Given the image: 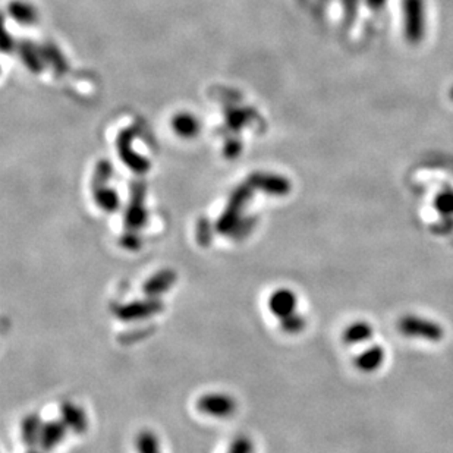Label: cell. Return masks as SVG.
Returning a JSON list of instances; mask_svg holds the SVG:
<instances>
[{"instance_id":"d4e9b609","label":"cell","mask_w":453,"mask_h":453,"mask_svg":"<svg viewBox=\"0 0 453 453\" xmlns=\"http://www.w3.org/2000/svg\"><path fill=\"white\" fill-rule=\"evenodd\" d=\"M213 239V232L209 222L201 221L197 226V241L201 247H209Z\"/></svg>"},{"instance_id":"4316f807","label":"cell","mask_w":453,"mask_h":453,"mask_svg":"<svg viewBox=\"0 0 453 453\" xmlns=\"http://www.w3.org/2000/svg\"><path fill=\"white\" fill-rule=\"evenodd\" d=\"M438 207L443 213H449L453 210V197L452 195H442L438 199Z\"/></svg>"},{"instance_id":"7402d4cb","label":"cell","mask_w":453,"mask_h":453,"mask_svg":"<svg viewBox=\"0 0 453 453\" xmlns=\"http://www.w3.org/2000/svg\"><path fill=\"white\" fill-rule=\"evenodd\" d=\"M121 245L129 251H138L143 247V238L136 230H128L121 238Z\"/></svg>"},{"instance_id":"484cf974","label":"cell","mask_w":453,"mask_h":453,"mask_svg":"<svg viewBox=\"0 0 453 453\" xmlns=\"http://www.w3.org/2000/svg\"><path fill=\"white\" fill-rule=\"evenodd\" d=\"M21 55H22V60L28 65V68L31 71H40L41 70V62H40L39 56L36 55L34 50H31L29 47L28 48L22 47Z\"/></svg>"},{"instance_id":"d6986e66","label":"cell","mask_w":453,"mask_h":453,"mask_svg":"<svg viewBox=\"0 0 453 453\" xmlns=\"http://www.w3.org/2000/svg\"><path fill=\"white\" fill-rule=\"evenodd\" d=\"M136 447L138 453H160V445L157 435L153 431L144 430L137 435Z\"/></svg>"},{"instance_id":"ba28073f","label":"cell","mask_w":453,"mask_h":453,"mask_svg":"<svg viewBox=\"0 0 453 453\" xmlns=\"http://www.w3.org/2000/svg\"><path fill=\"white\" fill-rule=\"evenodd\" d=\"M296 307H298V298L295 292L287 288L275 291L270 295V298H268V308H270L272 314L280 318V320L284 317L296 313Z\"/></svg>"},{"instance_id":"5bb4252c","label":"cell","mask_w":453,"mask_h":453,"mask_svg":"<svg viewBox=\"0 0 453 453\" xmlns=\"http://www.w3.org/2000/svg\"><path fill=\"white\" fill-rule=\"evenodd\" d=\"M43 428V423L40 421L39 415H28L24 418L21 424L22 431V440L25 445L32 446L40 442V433Z\"/></svg>"},{"instance_id":"9a60e30c","label":"cell","mask_w":453,"mask_h":453,"mask_svg":"<svg viewBox=\"0 0 453 453\" xmlns=\"http://www.w3.org/2000/svg\"><path fill=\"white\" fill-rule=\"evenodd\" d=\"M172 128L178 136L183 138H191L198 132V121L190 113H179L173 117Z\"/></svg>"},{"instance_id":"ffe728a7","label":"cell","mask_w":453,"mask_h":453,"mask_svg":"<svg viewBox=\"0 0 453 453\" xmlns=\"http://www.w3.org/2000/svg\"><path fill=\"white\" fill-rule=\"evenodd\" d=\"M306 324H307V320L298 313H294L280 320L282 330L288 334H296V333L302 331L306 329Z\"/></svg>"},{"instance_id":"2e32d148","label":"cell","mask_w":453,"mask_h":453,"mask_svg":"<svg viewBox=\"0 0 453 453\" xmlns=\"http://www.w3.org/2000/svg\"><path fill=\"white\" fill-rule=\"evenodd\" d=\"M94 201L100 209L107 213H113L119 207V195L109 187L94 190Z\"/></svg>"},{"instance_id":"9c48e42d","label":"cell","mask_w":453,"mask_h":453,"mask_svg":"<svg viewBox=\"0 0 453 453\" xmlns=\"http://www.w3.org/2000/svg\"><path fill=\"white\" fill-rule=\"evenodd\" d=\"M178 280V275L172 268H164L151 276L143 287L144 294L148 298H159L160 295L169 291Z\"/></svg>"},{"instance_id":"83f0119b","label":"cell","mask_w":453,"mask_h":453,"mask_svg":"<svg viewBox=\"0 0 453 453\" xmlns=\"http://www.w3.org/2000/svg\"><path fill=\"white\" fill-rule=\"evenodd\" d=\"M29 453H32V452H29Z\"/></svg>"},{"instance_id":"7c38bea8","label":"cell","mask_w":453,"mask_h":453,"mask_svg":"<svg viewBox=\"0 0 453 453\" xmlns=\"http://www.w3.org/2000/svg\"><path fill=\"white\" fill-rule=\"evenodd\" d=\"M384 358L386 352L381 346H372L357 357L355 367L362 373H373L383 365Z\"/></svg>"},{"instance_id":"603a6c76","label":"cell","mask_w":453,"mask_h":453,"mask_svg":"<svg viewBox=\"0 0 453 453\" xmlns=\"http://www.w3.org/2000/svg\"><path fill=\"white\" fill-rule=\"evenodd\" d=\"M256 226V221L254 217H248V219H241V222L235 226V229L232 230L230 237L232 238H237V239H242L245 238L247 235L253 230V228Z\"/></svg>"},{"instance_id":"6da1fadb","label":"cell","mask_w":453,"mask_h":453,"mask_svg":"<svg viewBox=\"0 0 453 453\" xmlns=\"http://www.w3.org/2000/svg\"><path fill=\"white\" fill-rule=\"evenodd\" d=\"M251 195H253V187L249 183H244V185L238 187L233 191L232 197L228 201V206L225 211L221 214L219 221L216 223V230L222 233V235H229L235 229L241 219H242V211L245 206L248 204V201L251 199Z\"/></svg>"},{"instance_id":"8fae6325","label":"cell","mask_w":453,"mask_h":453,"mask_svg":"<svg viewBox=\"0 0 453 453\" xmlns=\"http://www.w3.org/2000/svg\"><path fill=\"white\" fill-rule=\"evenodd\" d=\"M66 430H68V427H66L62 419L60 421L56 419V421H48L43 424L39 445L43 447V450H53L65 439Z\"/></svg>"},{"instance_id":"3957f363","label":"cell","mask_w":453,"mask_h":453,"mask_svg":"<svg viewBox=\"0 0 453 453\" xmlns=\"http://www.w3.org/2000/svg\"><path fill=\"white\" fill-rule=\"evenodd\" d=\"M163 310V302L159 298H148L145 301H133L128 304L117 306L114 315L122 322H138L153 317Z\"/></svg>"},{"instance_id":"52a82bcc","label":"cell","mask_w":453,"mask_h":453,"mask_svg":"<svg viewBox=\"0 0 453 453\" xmlns=\"http://www.w3.org/2000/svg\"><path fill=\"white\" fill-rule=\"evenodd\" d=\"M132 138H133L132 129H128L121 133L119 141H117V147H119V156L131 171H133L136 173H144L150 169V162L147 159H144L143 156L133 153L132 148H131Z\"/></svg>"},{"instance_id":"5b68a950","label":"cell","mask_w":453,"mask_h":453,"mask_svg":"<svg viewBox=\"0 0 453 453\" xmlns=\"http://www.w3.org/2000/svg\"><path fill=\"white\" fill-rule=\"evenodd\" d=\"M197 409L210 416L228 418L237 411V400L226 393H207L197 400Z\"/></svg>"},{"instance_id":"7a4b0ae2","label":"cell","mask_w":453,"mask_h":453,"mask_svg":"<svg viewBox=\"0 0 453 453\" xmlns=\"http://www.w3.org/2000/svg\"><path fill=\"white\" fill-rule=\"evenodd\" d=\"M398 330L407 338L424 339L428 342H440L445 336V330L439 323L418 315L400 317V320L398 322Z\"/></svg>"},{"instance_id":"ac0fdd59","label":"cell","mask_w":453,"mask_h":453,"mask_svg":"<svg viewBox=\"0 0 453 453\" xmlns=\"http://www.w3.org/2000/svg\"><path fill=\"white\" fill-rule=\"evenodd\" d=\"M9 12H11V16L12 18L16 21V22H20V24H32L36 21L37 18V15H36V11L32 9L29 5L27 4H22V2H13L9 5Z\"/></svg>"},{"instance_id":"cb8c5ba5","label":"cell","mask_w":453,"mask_h":453,"mask_svg":"<svg viewBox=\"0 0 453 453\" xmlns=\"http://www.w3.org/2000/svg\"><path fill=\"white\" fill-rule=\"evenodd\" d=\"M228 453H254L253 442L245 438V435H239V438L232 442Z\"/></svg>"},{"instance_id":"e0dca14e","label":"cell","mask_w":453,"mask_h":453,"mask_svg":"<svg viewBox=\"0 0 453 453\" xmlns=\"http://www.w3.org/2000/svg\"><path fill=\"white\" fill-rule=\"evenodd\" d=\"M421 0H407V29L409 37H418L421 34V27L415 21V18H421Z\"/></svg>"},{"instance_id":"30bf717a","label":"cell","mask_w":453,"mask_h":453,"mask_svg":"<svg viewBox=\"0 0 453 453\" xmlns=\"http://www.w3.org/2000/svg\"><path fill=\"white\" fill-rule=\"evenodd\" d=\"M60 416L66 427L71 428L74 433L77 434L86 433L88 427V421H87V415L82 408L77 407L75 404H71V402H65V404H62L60 407Z\"/></svg>"},{"instance_id":"8992f818","label":"cell","mask_w":453,"mask_h":453,"mask_svg":"<svg viewBox=\"0 0 453 453\" xmlns=\"http://www.w3.org/2000/svg\"><path fill=\"white\" fill-rule=\"evenodd\" d=\"M248 183L253 188L261 190L263 192L272 195H287L291 191V182L279 175L254 173L249 176Z\"/></svg>"},{"instance_id":"277c9868","label":"cell","mask_w":453,"mask_h":453,"mask_svg":"<svg viewBox=\"0 0 453 453\" xmlns=\"http://www.w3.org/2000/svg\"><path fill=\"white\" fill-rule=\"evenodd\" d=\"M145 187L144 183L136 182L131 188V201L125 211V226L128 230L138 232L147 225V210L144 206Z\"/></svg>"},{"instance_id":"44dd1931","label":"cell","mask_w":453,"mask_h":453,"mask_svg":"<svg viewBox=\"0 0 453 453\" xmlns=\"http://www.w3.org/2000/svg\"><path fill=\"white\" fill-rule=\"evenodd\" d=\"M112 176V166L109 162H102V163H98L97 166V169H96V173H94V178H93V190H97V188H102V187H106L107 185V180L110 179Z\"/></svg>"},{"instance_id":"4fadbf2b","label":"cell","mask_w":453,"mask_h":453,"mask_svg":"<svg viewBox=\"0 0 453 453\" xmlns=\"http://www.w3.org/2000/svg\"><path fill=\"white\" fill-rule=\"evenodd\" d=\"M373 336V327L367 322H355L349 324L343 331L346 343H362Z\"/></svg>"}]
</instances>
